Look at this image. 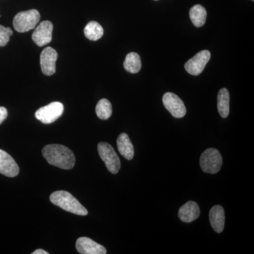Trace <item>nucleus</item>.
Wrapping results in <instances>:
<instances>
[{"label":"nucleus","mask_w":254,"mask_h":254,"mask_svg":"<svg viewBox=\"0 0 254 254\" xmlns=\"http://www.w3.org/2000/svg\"><path fill=\"white\" fill-rule=\"evenodd\" d=\"M42 153L48 163L63 170H71L76 163L73 152L64 145H47L43 148Z\"/></svg>","instance_id":"1"},{"label":"nucleus","mask_w":254,"mask_h":254,"mask_svg":"<svg viewBox=\"0 0 254 254\" xmlns=\"http://www.w3.org/2000/svg\"><path fill=\"white\" fill-rule=\"evenodd\" d=\"M218 110L222 118H226L230 113V93L227 88L220 90L218 94Z\"/></svg>","instance_id":"16"},{"label":"nucleus","mask_w":254,"mask_h":254,"mask_svg":"<svg viewBox=\"0 0 254 254\" xmlns=\"http://www.w3.org/2000/svg\"><path fill=\"white\" fill-rule=\"evenodd\" d=\"M124 67L131 73H138L141 68V60L136 53H130L127 55L124 63Z\"/></svg>","instance_id":"18"},{"label":"nucleus","mask_w":254,"mask_h":254,"mask_svg":"<svg viewBox=\"0 0 254 254\" xmlns=\"http://www.w3.org/2000/svg\"><path fill=\"white\" fill-rule=\"evenodd\" d=\"M48 252H46V251L43 250H37L33 252L32 254H48Z\"/></svg>","instance_id":"23"},{"label":"nucleus","mask_w":254,"mask_h":254,"mask_svg":"<svg viewBox=\"0 0 254 254\" xmlns=\"http://www.w3.org/2000/svg\"><path fill=\"white\" fill-rule=\"evenodd\" d=\"M155 1H158V0H155Z\"/></svg>","instance_id":"24"},{"label":"nucleus","mask_w":254,"mask_h":254,"mask_svg":"<svg viewBox=\"0 0 254 254\" xmlns=\"http://www.w3.org/2000/svg\"><path fill=\"white\" fill-rule=\"evenodd\" d=\"M210 56L211 55L208 50H202L187 62L185 65V69L190 75L198 76L203 72Z\"/></svg>","instance_id":"7"},{"label":"nucleus","mask_w":254,"mask_h":254,"mask_svg":"<svg viewBox=\"0 0 254 254\" xmlns=\"http://www.w3.org/2000/svg\"><path fill=\"white\" fill-rule=\"evenodd\" d=\"M222 165V155L215 148H208L200 155V168L204 173H218L221 169Z\"/></svg>","instance_id":"4"},{"label":"nucleus","mask_w":254,"mask_h":254,"mask_svg":"<svg viewBox=\"0 0 254 254\" xmlns=\"http://www.w3.org/2000/svg\"><path fill=\"white\" fill-rule=\"evenodd\" d=\"M103 34H104L103 28L96 21H90L84 28L85 36L90 41H98L103 37Z\"/></svg>","instance_id":"19"},{"label":"nucleus","mask_w":254,"mask_h":254,"mask_svg":"<svg viewBox=\"0 0 254 254\" xmlns=\"http://www.w3.org/2000/svg\"><path fill=\"white\" fill-rule=\"evenodd\" d=\"M164 106L175 118H182L187 114L185 103L180 97L173 93H166L163 95Z\"/></svg>","instance_id":"8"},{"label":"nucleus","mask_w":254,"mask_h":254,"mask_svg":"<svg viewBox=\"0 0 254 254\" xmlns=\"http://www.w3.org/2000/svg\"><path fill=\"white\" fill-rule=\"evenodd\" d=\"M41 19V14L36 9L21 11L15 16L13 25L18 33H25L36 28Z\"/></svg>","instance_id":"3"},{"label":"nucleus","mask_w":254,"mask_h":254,"mask_svg":"<svg viewBox=\"0 0 254 254\" xmlns=\"http://www.w3.org/2000/svg\"><path fill=\"white\" fill-rule=\"evenodd\" d=\"M98 150L108 171L115 175L118 174L121 168V162L113 146L109 143L100 142L98 145Z\"/></svg>","instance_id":"5"},{"label":"nucleus","mask_w":254,"mask_h":254,"mask_svg":"<svg viewBox=\"0 0 254 254\" xmlns=\"http://www.w3.org/2000/svg\"><path fill=\"white\" fill-rule=\"evenodd\" d=\"M252 1H254V0H252Z\"/></svg>","instance_id":"25"},{"label":"nucleus","mask_w":254,"mask_h":254,"mask_svg":"<svg viewBox=\"0 0 254 254\" xmlns=\"http://www.w3.org/2000/svg\"><path fill=\"white\" fill-rule=\"evenodd\" d=\"M12 35L13 31L11 28L0 25V47L6 46L9 43L10 37Z\"/></svg>","instance_id":"21"},{"label":"nucleus","mask_w":254,"mask_h":254,"mask_svg":"<svg viewBox=\"0 0 254 254\" xmlns=\"http://www.w3.org/2000/svg\"><path fill=\"white\" fill-rule=\"evenodd\" d=\"M58 54L56 50L48 47L43 50L41 54V67L42 71L46 76H52L56 72V62Z\"/></svg>","instance_id":"10"},{"label":"nucleus","mask_w":254,"mask_h":254,"mask_svg":"<svg viewBox=\"0 0 254 254\" xmlns=\"http://www.w3.org/2000/svg\"><path fill=\"white\" fill-rule=\"evenodd\" d=\"M64 113V105L60 102H53L37 110L35 116L42 123L49 125L58 120Z\"/></svg>","instance_id":"6"},{"label":"nucleus","mask_w":254,"mask_h":254,"mask_svg":"<svg viewBox=\"0 0 254 254\" xmlns=\"http://www.w3.org/2000/svg\"><path fill=\"white\" fill-rule=\"evenodd\" d=\"M200 213L198 203L194 201H189L180 208L178 215L182 222L190 223L196 220L199 217Z\"/></svg>","instance_id":"13"},{"label":"nucleus","mask_w":254,"mask_h":254,"mask_svg":"<svg viewBox=\"0 0 254 254\" xmlns=\"http://www.w3.org/2000/svg\"><path fill=\"white\" fill-rule=\"evenodd\" d=\"M118 148L120 154L127 160H131L134 155V149L129 137L126 133H123L118 136Z\"/></svg>","instance_id":"15"},{"label":"nucleus","mask_w":254,"mask_h":254,"mask_svg":"<svg viewBox=\"0 0 254 254\" xmlns=\"http://www.w3.org/2000/svg\"><path fill=\"white\" fill-rule=\"evenodd\" d=\"M18 173L19 168L12 157L0 149V174L8 177H14Z\"/></svg>","instance_id":"12"},{"label":"nucleus","mask_w":254,"mask_h":254,"mask_svg":"<svg viewBox=\"0 0 254 254\" xmlns=\"http://www.w3.org/2000/svg\"><path fill=\"white\" fill-rule=\"evenodd\" d=\"M210 225L214 230L218 233H221L225 227V211L221 205H215L210 209L209 213Z\"/></svg>","instance_id":"14"},{"label":"nucleus","mask_w":254,"mask_h":254,"mask_svg":"<svg viewBox=\"0 0 254 254\" xmlns=\"http://www.w3.org/2000/svg\"><path fill=\"white\" fill-rule=\"evenodd\" d=\"M7 110L4 107H0V125L7 118Z\"/></svg>","instance_id":"22"},{"label":"nucleus","mask_w":254,"mask_h":254,"mask_svg":"<svg viewBox=\"0 0 254 254\" xmlns=\"http://www.w3.org/2000/svg\"><path fill=\"white\" fill-rule=\"evenodd\" d=\"M50 200L53 204L69 213L81 216H86L88 215V210L86 208L83 206L69 192L66 190L53 192L50 195Z\"/></svg>","instance_id":"2"},{"label":"nucleus","mask_w":254,"mask_h":254,"mask_svg":"<svg viewBox=\"0 0 254 254\" xmlns=\"http://www.w3.org/2000/svg\"><path fill=\"white\" fill-rule=\"evenodd\" d=\"M53 23L50 21H42L33 32L32 39L38 46H46L53 39Z\"/></svg>","instance_id":"9"},{"label":"nucleus","mask_w":254,"mask_h":254,"mask_svg":"<svg viewBox=\"0 0 254 254\" xmlns=\"http://www.w3.org/2000/svg\"><path fill=\"white\" fill-rule=\"evenodd\" d=\"M95 112H96L97 116L100 120H108L113 113V107H112L111 103L105 98L100 100L95 108Z\"/></svg>","instance_id":"20"},{"label":"nucleus","mask_w":254,"mask_h":254,"mask_svg":"<svg viewBox=\"0 0 254 254\" xmlns=\"http://www.w3.org/2000/svg\"><path fill=\"white\" fill-rule=\"evenodd\" d=\"M190 16L195 27H201L206 21V10L201 5H194L190 10Z\"/></svg>","instance_id":"17"},{"label":"nucleus","mask_w":254,"mask_h":254,"mask_svg":"<svg viewBox=\"0 0 254 254\" xmlns=\"http://www.w3.org/2000/svg\"><path fill=\"white\" fill-rule=\"evenodd\" d=\"M76 248L81 254H105L106 249L88 237H80L76 241Z\"/></svg>","instance_id":"11"}]
</instances>
